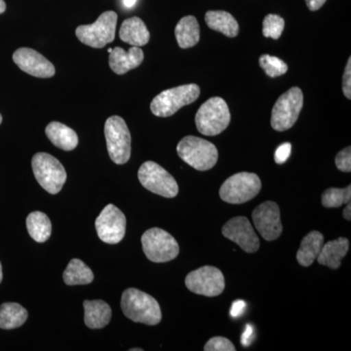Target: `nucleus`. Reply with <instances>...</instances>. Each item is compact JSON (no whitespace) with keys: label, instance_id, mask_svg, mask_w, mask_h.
I'll use <instances>...</instances> for the list:
<instances>
[{"label":"nucleus","instance_id":"obj_29","mask_svg":"<svg viewBox=\"0 0 351 351\" xmlns=\"http://www.w3.org/2000/svg\"><path fill=\"white\" fill-rule=\"evenodd\" d=\"M258 62H260L261 68L269 77H277V76H281L287 73V64L279 58L265 54L260 57Z\"/></svg>","mask_w":351,"mask_h":351},{"label":"nucleus","instance_id":"obj_35","mask_svg":"<svg viewBox=\"0 0 351 351\" xmlns=\"http://www.w3.org/2000/svg\"><path fill=\"white\" fill-rule=\"evenodd\" d=\"M246 302L242 301V300H237L233 302L232 308H230V315L232 317H239L242 314L245 313V309H246Z\"/></svg>","mask_w":351,"mask_h":351},{"label":"nucleus","instance_id":"obj_30","mask_svg":"<svg viewBox=\"0 0 351 351\" xmlns=\"http://www.w3.org/2000/svg\"><path fill=\"white\" fill-rule=\"evenodd\" d=\"M285 21L280 16L269 14L263 23V34L265 38L278 39L282 34Z\"/></svg>","mask_w":351,"mask_h":351},{"label":"nucleus","instance_id":"obj_11","mask_svg":"<svg viewBox=\"0 0 351 351\" xmlns=\"http://www.w3.org/2000/svg\"><path fill=\"white\" fill-rule=\"evenodd\" d=\"M138 181L147 191L163 197H176L179 193V186L170 173L154 161H147L138 172Z\"/></svg>","mask_w":351,"mask_h":351},{"label":"nucleus","instance_id":"obj_42","mask_svg":"<svg viewBox=\"0 0 351 351\" xmlns=\"http://www.w3.org/2000/svg\"><path fill=\"white\" fill-rule=\"evenodd\" d=\"M130 351H143L142 348H131Z\"/></svg>","mask_w":351,"mask_h":351},{"label":"nucleus","instance_id":"obj_34","mask_svg":"<svg viewBox=\"0 0 351 351\" xmlns=\"http://www.w3.org/2000/svg\"><path fill=\"white\" fill-rule=\"evenodd\" d=\"M343 92L348 100L351 99V58L348 59L343 76Z\"/></svg>","mask_w":351,"mask_h":351},{"label":"nucleus","instance_id":"obj_18","mask_svg":"<svg viewBox=\"0 0 351 351\" xmlns=\"http://www.w3.org/2000/svg\"><path fill=\"white\" fill-rule=\"evenodd\" d=\"M350 250V241L345 237H339L332 241L323 244L319 255H318V263L321 265L330 267L332 269H338L341 265V260L346 257Z\"/></svg>","mask_w":351,"mask_h":351},{"label":"nucleus","instance_id":"obj_28","mask_svg":"<svg viewBox=\"0 0 351 351\" xmlns=\"http://www.w3.org/2000/svg\"><path fill=\"white\" fill-rule=\"evenodd\" d=\"M351 200V186L346 189H328L322 195V205L326 208H338Z\"/></svg>","mask_w":351,"mask_h":351},{"label":"nucleus","instance_id":"obj_6","mask_svg":"<svg viewBox=\"0 0 351 351\" xmlns=\"http://www.w3.org/2000/svg\"><path fill=\"white\" fill-rule=\"evenodd\" d=\"M262 189V182L254 173L241 172L232 175L219 189L221 199L230 204H243L256 197Z\"/></svg>","mask_w":351,"mask_h":351},{"label":"nucleus","instance_id":"obj_27","mask_svg":"<svg viewBox=\"0 0 351 351\" xmlns=\"http://www.w3.org/2000/svg\"><path fill=\"white\" fill-rule=\"evenodd\" d=\"M63 278L69 286L86 285L94 280V274L80 258H73L64 269Z\"/></svg>","mask_w":351,"mask_h":351},{"label":"nucleus","instance_id":"obj_12","mask_svg":"<svg viewBox=\"0 0 351 351\" xmlns=\"http://www.w3.org/2000/svg\"><path fill=\"white\" fill-rule=\"evenodd\" d=\"M186 286L195 294L217 297L225 290V277L217 267L206 265L189 272L186 277Z\"/></svg>","mask_w":351,"mask_h":351},{"label":"nucleus","instance_id":"obj_31","mask_svg":"<svg viewBox=\"0 0 351 351\" xmlns=\"http://www.w3.org/2000/svg\"><path fill=\"white\" fill-rule=\"evenodd\" d=\"M205 351H235L234 345L230 339L223 337H215L207 341L204 346Z\"/></svg>","mask_w":351,"mask_h":351},{"label":"nucleus","instance_id":"obj_19","mask_svg":"<svg viewBox=\"0 0 351 351\" xmlns=\"http://www.w3.org/2000/svg\"><path fill=\"white\" fill-rule=\"evenodd\" d=\"M119 38L123 43L141 47L149 43L151 34L144 21L138 17H132L122 23Z\"/></svg>","mask_w":351,"mask_h":351},{"label":"nucleus","instance_id":"obj_17","mask_svg":"<svg viewBox=\"0 0 351 351\" xmlns=\"http://www.w3.org/2000/svg\"><path fill=\"white\" fill-rule=\"evenodd\" d=\"M110 66L117 75H125L131 69L140 66L144 61V52L137 46H133L129 51L121 47L113 48L110 53Z\"/></svg>","mask_w":351,"mask_h":351},{"label":"nucleus","instance_id":"obj_20","mask_svg":"<svg viewBox=\"0 0 351 351\" xmlns=\"http://www.w3.org/2000/svg\"><path fill=\"white\" fill-rule=\"evenodd\" d=\"M83 306L85 325L90 329L105 328L112 319V308L106 302L101 300L85 301Z\"/></svg>","mask_w":351,"mask_h":351},{"label":"nucleus","instance_id":"obj_7","mask_svg":"<svg viewBox=\"0 0 351 351\" xmlns=\"http://www.w3.org/2000/svg\"><path fill=\"white\" fill-rule=\"evenodd\" d=\"M304 106V94L301 88L292 87L279 97L272 108V128L278 132L287 131L292 128L299 119Z\"/></svg>","mask_w":351,"mask_h":351},{"label":"nucleus","instance_id":"obj_36","mask_svg":"<svg viewBox=\"0 0 351 351\" xmlns=\"http://www.w3.org/2000/svg\"><path fill=\"white\" fill-rule=\"evenodd\" d=\"M254 341V327L252 325H247L245 331L241 336V343L244 346H249Z\"/></svg>","mask_w":351,"mask_h":351},{"label":"nucleus","instance_id":"obj_26","mask_svg":"<svg viewBox=\"0 0 351 351\" xmlns=\"http://www.w3.org/2000/svg\"><path fill=\"white\" fill-rule=\"evenodd\" d=\"M27 228L29 234L34 241L43 243L51 237L52 225L47 215L43 212H32L27 218Z\"/></svg>","mask_w":351,"mask_h":351},{"label":"nucleus","instance_id":"obj_2","mask_svg":"<svg viewBox=\"0 0 351 351\" xmlns=\"http://www.w3.org/2000/svg\"><path fill=\"white\" fill-rule=\"evenodd\" d=\"M177 152L184 162L198 171L212 169L218 162V149L215 145L195 136L182 138Z\"/></svg>","mask_w":351,"mask_h":351},{"label":"nucleus","instance_id":"obj_39","mask_svg":"<svg viewBox=\"0 0 351 351\" xmlns=\"http://www.w3.org/2000/svg\"><path fill=\"white\" fill-rule=\"evenodd\" d=\"M137 0H123L124 6L127 7V8H132L134 5H135Z\"/></svg>","mask_w":351,"mask_h":351},{"label":"nucleus","instance_id":"obj_13","mask_svg":"<svg viewBox=\"0 0 351 351\" xmlns=\"http://www.w3.org/2000/svg\"><path fill=\"white\" fill-rule=\"evenodd\" d=\"M95 226L101 241L108 244L119 243L125 237V215L114 205L108 204L96 219Z\"/></svg>","mask_w":351,"mask_h":351},{"label":"nucleus","instance_id":"obj_23","mask_svg":"<svg viewBox=\"0 0 351 351\" xmlns=\"http://www.w3.org/2000/svg\"><path fill=\"white\" fill-rule=\"evenodd\" d=\"M324 244V235L322 233L313 230L304 237L301 246L297 253L298 263L302 267H309L319 255L321 249Z\"/></svg>","mask_w":351,"mask_h":351},{"label":"nucleus","instance_id":"obj_5","mask_svg":"<svg viewBox=\"0 0 351 351\" xmlns=\"http://www.w3.org/2000/svg\"><path fill=\"white\" fill-rule=\"evenodd\" d=\"M32 171L36 181L47 193L57 195L66 181L63 164L46 152H38L32 157Z\"/></svg>","mask_w":351,"mask_h":351},{"label":"nucleus","instance_id":"obj_15","mask_svg":"<svg viewBox=\"0 0 351 351\" xmlns=\"http://www.w3.org/2000/svg\"><path fill=\"white\" fill-rule=\"evenodd\" d=\"M221 233L246 253H255L260 248V239L246 217L230 219L221 228Z\"/></svg>","mask_w":351,"mask_h":351},{"label":"nucleus","instance_id":"obj_22","mask_svg":"<svg viewBox=\"0 0 351 351\" xmlns=\"http://www.w3.org/2000/svg\"><path fill=\"white\" fill-rule=\"evenodd\" d=\"M175 36L182 49L193 47L199 43L200 27L195 16L182 18L176 25Z\"/></svg>","mask_w":351,"mask_h":351},{"label":"nucleus","instance_id":"obj_43","mask_svg":"<svg viewBox=\"0 0 351 351\" xmlns=\"http://www.w3.org/2000/svg\"><path fill=\"white\" fill-rule=\"evenodd\" d=\"M2 123V115L0 114V124Z\"/></svg>","mask_w":351,"mask_h":351},{"label":"nucleus","instance_id":"obj_3","mask_svg":"<svg viewBox=\"0 0 351 351\" xmlns=\"http://www.w3.org/2000/svg\"><path fill=\"white\" fill-rule=\"evenodd\" d=\"M230 119L232 115L226 101L214 97L201 106L195 115V124L202 135L217 136L228 128Z\"/></svg>","mask_w":351,"mask_h":351},{"label":"nucleus","instance_id":"obj_25","mask_svg":"<svg viewBox=\"0 0 351 351\" xmlns=\"http://www.w3.org/2000/svg\"><path fill=\"white\" fill-rule=\"evenodd\" d=\"M27 311L17 302L0 306V329L11 330L22 326L27 319Z\"/></svg>","mask_w":351,"mask_h":351},{"label":"nucleus","instance_id":"obj_14","mask_svg":"<svg viewBox=\"0 0 351 351\" xmlns=\"http://www.w3.org/2000/svg\"><path fill=\"white\" fill-rule=\"evenodd\" d=\"M254 225L263 239L274 241L283 232L280 209L274 201H265L258 205L252 213Z\"/></svg>","mask_w":351,"mask_h":351},{"label":"nucleus","instance_id":"obj_1","mask_svg":"<svg viewBox=\"0 0 351 351\" xmlns=\"http://www.w3.org/2000/svg\"><path fill=\"white\" fill-rule=\"evenodd\" d=\"M121 308L124 315L134 322L154 326L162 319L158 302L151 295L136 288L124 291L121 297Z\"/></svg>","mask_w":351,"mask_h":351},{"label":"nucleus","instance_id":"obj_38","mask_svg":"<svg viewBox=\"0 0 351 351\" xmlns=\"http://www.w3.org/2000/svg\"><path fill=\"white\" fill-rule=\"evenodd\" d=\"M343 217H345V219H348V221H350V219H351L350 202L348 203V204H346V207L345 208V210H343Z\"/></svg>","mask_w":351,"mask_h":351},{"label":"nucleus","instance_id":"obj_41","mask_svg":"<svg viewBox=\"0 0 351 351\" xmlns=\"http://www.w3.org/2000/svg\"><path fill=\"white\" fill-rule=\"evenodd\" d=\"M2 279H3V274H2V265L0 263V283L2 282Z\"/></svg>","mask_w":351,"mask_h":351},{"label":"nucleus","instance_id":"obj_33","mask_svg":"<svg viewBox=\"0 0 351 351\" xmlns=\"http://www.w3.org/2000/svg\"><path fill=\"white\" fill-rule=\"evenodd\" d=\"M292 152V145L290 143H284L277 147L276 154H274V160L277 164H283L288 160Z\"/></svg>","mask_w":351,"mask_h":351},{"label":"nucleus","instance_id":"obj_37","mask_svg":"<svg viewBox=\"0 0 351 351\" xmlns=\"http://www.w3.org/2000/svg\"><path fill=\"white\" fill-rule=\"evenodd\" d=\"M327 0H306V6L311 11L319 10L321 7L324 5Z\"/></svg>","mask_w":351,"mask_h":351},{"label":"nucleus","instance_id":"obj_16","mask_svg":"<svg viewBox=\"0 0 351 351\" xmlns=\"http://www.w3.org/2000/svg\"><path fill=\"white\" fill-rule=\"evenodd\" d=\"M14 63L27 75L39 78H50L54 76L55 66L38 51L31 48H19L13 54Z\"/></svg>","mask_w":351,"mask_h":351},{"label":"nucleus","instance_id":"obj_44","mask_svg":"<svg viewBox=\"0 0 351 351\" xmlns=\"http://www.w3.org/2000/svg\"><path fill=\"white\" fill-rule=\"evenodd\" d=\"M112 48H110V49H108V53L112 52Z\"/></svg>","mask_w":351,"mask_h":351},{"label":"nucleus","instance_id":"obj_4","mask_svg":"<svg viewBox=\"0 0 351 351\" xmlns=\"http://www.w3.org/2000/svg\"><path fill=\"white\" fill-rule=\"evenodd\" d=\"M200 88L196 84L181 85L165 90L152 100V113L159 117H169L184 106L191 105L197 100Z\"/></svg>","mask_w":351,"mask_h":351},{"label":"nucleus","instance_id":"obj_9","mask_svg":"<svg viewBox=\"0 0 351 351\" xmlns=\"http://www.w3.org/2000/svg\"><path fill=\"white\" fill-rule=\"evenodd\" d=\"M143 251L151 262L167 263L174 260L180 253L177 240L166 230L154 228L142 237Z\"/></svg>","mask_w":351,"mask_h":351},{"label":"nucleus","instance_id":"obj_8","mask_svg":"<svg viewBox=\"0 0 351 351\" xmlns=\"http://www.w3.org/2000/svg\"><path fill=\"white\" fill-rule=\"evenodd\" d=\"M108 154L115 164L128 162L131 156V134L126 122L120 117H108L105 124Z\"/></svg>","mask_w":351,"mask_h":351},{"label":"nucleus","instance_id":"obj_32","mask_svg":"<svg viewBox=\"0 0 351 351\" xmlns=\"http://www.w3.org/2000/svg\"><path fill=\"white\" fill-rule=\"evenodd\" d=\"M337 168L341 172L350 173L351 172V147H348L343 149V151L337 154L336 159Z\"/></svg>","mask_w":351,"mask_h":351},{"label":"nucleus","instance_id":"obj_40","mask_svg":"<svg viewBox=\"0 0 351 351\" xmlns=\"http://www.w3.org/2000/svg\"><path fill=\"white\" fill-rule=\"evenodd\" d=\"M6 4L4 0H0V14L5 12Z\"/></svg>","mask_w":351,"mask_h":351},{"label":"nucleus","instance_id":"obj_24","mask_svg":"<svg viewBox=\"0 0 351 351\" xmlns=\"http://www.w3.org/2000/svg\"><path fill=\"white\" fill-rule=\"evenodd\" d=\"M205 22L214 31L221 32L228 38L239 36V25L234 17L226 11H208Z\"/></svg>","mask_w":351,"mask_h":351},{"label":"nucleus","instance_id":"obj_21","mask_svg":"<svg viewBox=\"0 0 351 351\" xmlns=\"http://www.w3.org/2000/svg\"><path fill=\"white\" fill-rule=\"evenodd\" d=\"M45 133L50 142L63 151L71 152L77 147V134L63 123L57 121L51 122L46 127Z\"/></svg>","mask_w":351,"mask_h":351},{"label":"nucleus","instance_id":"obj_10","mask_svg":"<svg viewBox=\"0 0 351 351\" xmlns=\"http://www.w3.org/2000/svg\"><path fill=\"white\" fill-rule=\"evenodd\" d=\"M117 24V14L107 11L101 14L94 24L80 25L75 34L80 43L100 49L114 40Z\"/></svg>","mask_w":351,"mask_h":351}]
</instances>
